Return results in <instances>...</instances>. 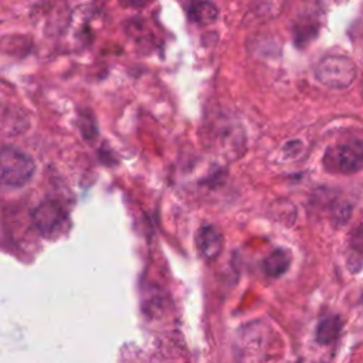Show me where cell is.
Instances as JSON below:
<instances>
[{
    "instance_id": "obj_1",
    "label": "cell",
    "mask_w": 363,
    "mask_h": 363,
    "mask_svg": "<svg viewBox=\"0 0 363 363\" xmlns=\"http://www.w3.org/2000/svg\"><path fill=\"white\" fill-rule=\"evenodd\" d=\"M357 68L354 62L345 55H328L315 67L316 79L333 89L349 88L356 79Z\"/></svg>"
},
{
    "instance_id": "obj_2",
    "label": "cell",
    "mask_w": 363,
    "mask_h": 363,
    "mask_svg": "<svg viewBox=\"0 0 363 363\" xmlns=\"http://www.w3.org/2000/svg\"><path fill=\"white\" fill-rule=\"evenodd\" d=\"M322 163L330 173H356L363 169V143L360 140H350L333 145L326 149Z\"/></svg>"
},
{
    "instance_id": "obj_3",
    "label": "cell",
    "mask_w": 363,
    "mask_h": 363,
    "mask_svg": "<svg viewBox=\"0 0 363 363\" xmlns=\"http://www.w3.org/2000/svg\"><path fill=\"white\" fill-rule=\"evenodd\" d=\"M34 160L24 152L4 146L0 153V176L1 182L10 187L24 186L34 174Z\"/></svg>"
},
{
    "instance_id": "obj_4",
    "label": "cell",
    "mask_w": 363,
    "mask_h": 363,
    "mask_svg": "<svg viewBox=\"0 0 363 363\" xmlns=\"http://www.w3.org/2000/svg\"><path fill=\"white\" fill-rule=\"evenodd\" d=\"M67 213L55 200H44L33 211V224L45 238L58 237L67 225Z\"/></svg>"
},
{
    "instance_id": "obj_5",
    "label": "cell",
    "mask_w": 363,
    "mask_h": 363,
    "mask_svg": "<svg viewBox=\"0 0 363 363\" xmlns=\"http://www.w3.org/2000/svg\"><path fill=\"white\" fill-rule=\"evenodd\" d=\"M196 247L207 261L216 259L223 250V235L214 225H203L196 235Z\"/></svg>"
},
{
    "instance_id": "obj_6",
    "label": "cell",
    "mask_w": 363,
    "mask_h": 363,
    "mask_svg": "<svg viewBox=\"0 0 363 363\" xmlns=\"http://www.w3.org/2000/svg\"><path fill=\"white\" fill-rule=\"evenodd\" d=\"M342 328L343 320L339 315H328L319 320L315 332V339L320 345H329L339 337Z\"/></svg>"
},
{
    "instance_id": "obj_7",
    "label": "cell",
    "mask_w": 363,
    "mask_h": 363,
    "mask_svg": "<svg viewBox=\"0 0 363 363\" xmlns=\"http://www.w3.org/2000/svg\"><path fill=\"white\" fill-rule=\"evenodd\" d=\"M289 265H291V255L284 248H277L275 251H272L264 259V264H262L267 275L274 278L284 275L288 271Z\"/></svg>"
},
{
    "instance_id": "obj_8",
    "label": "cell",
    "mask_w": 363,
    "mask_h": 363,
    "mask_svg": "<svg viewBox=\"0 0 363 363\" xmlns=\"http://www.w3.org/2000/svg\"><path fill=\"white\" fill-rule=\"evenodd\" d=\"M217 16H218V10L211 1L200 0V1H196L191 7V18L196 23L210 24L217 20Z\"/></svg>"
},
{
    "instance_id": "obj_9",
    "label": "cell",
    "mask_w": 363,
    "mask_h": 363,
    "mask_svg": "<svg viewBox=\"0 0 363 363\" xmlns=\"http://www.w3.org/2000/svg\"><path fill=\"white\" fill-rule=\"evenodd\" d=\"M350 247L353 251L363 254V224L356 227L350 234Z\"/></svg>"
},
{
    "instance_id": "obj_10",
    "label": "cell",
    "mask_w": 363,
    "mask_h": 363,
    "mask_svg": "<svg viewBox=\"0 0 363 363\" xmlns=\"http://www.w3.org/2000/svg\"><path fill=\"white\" fill-rule=\"evenodd\" d=\"M122 3H125L126 6H139L145 3V0H122Z\"/></svg>"
},
{
    "instance_id": "obj_11",
    "label": "cell",
    "mask_w": 363,
    "mask_h": 363,
    "mask_svg": "<svg viewBox=\"0 0 363 363\" xmlns=\"http://www.w3.org/2000/svg\"><path fill=\"white\" fill-rule=\"evenodd\" d=\"M362 302H363V295H362Z\"/></svg>"
},
{
    "instance_id": "obj_12",
    "label": "cell",
    "mask_w": 363,
    "mask_h": 363,
    "mask_svg": "<svg viewBox=\"0 0 363 363\" xmlns=\"http://www.w3.org/2000/svg\"><path fill=\"white\" fill-rule=\"evenodd\" d=\"M362 92H363V85H362Z\"/></svg>"
}]
</instances>
